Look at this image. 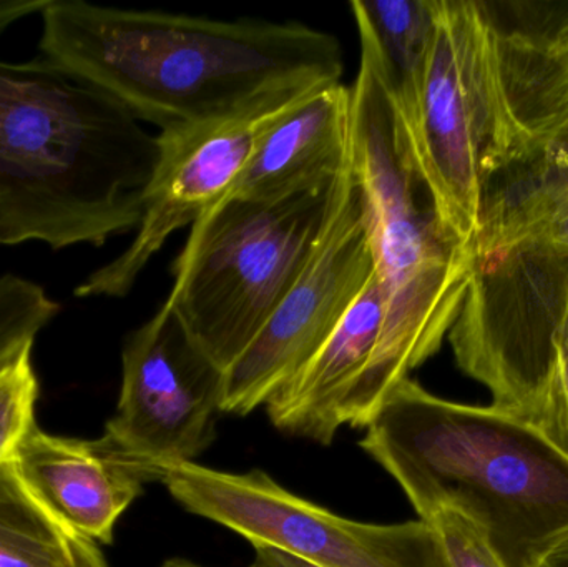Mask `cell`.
<instances>
[{"label": "cell", "instance_id": "1", "mask_svg": "<svg viewBox=\"0 0 568 567\" xmlns=\"http://www.w3.org/2000/svg\"><path fill=\"white\" fill-rule=\"evenodd\" d=\"M40 50L49 62L162 130L230 112L297 80H341L333 33L301 22L216 20L52 0Z\"/></svg>", "mask_w": 568, "mask_h": 567}, {"label": "cell", "instance_id": "2", "mask_svg": "<svg viewBox=\"0 0 568 567\" xmlns=\"http://www.w3.org/2000/svg\"><path fill=\"white\" fill-rule=\"evenodd\" d=\"M159 136L47 59L0 60V246L103 245L139 229Z\"/></svg>", "mask_w": 568, "mask_h": 567}, {"label": "cell", "instance_id": "3", "mask_svg": "<svg viewBox=\"0 0 568 567\" xmlns=\"http://www.w3.org/2000/svg\"><path fill=\"white\" fill-rule=\"evenodd\" d=\"M359 446L419 519L460 509L507 567H540L568 543V458L509 413L440 398L407 378Z\"/></svg>", "mask_w": 568, "mask_h": 567}, {"label": "cell", "instance_id": "4", "mask_svg": "<svg viewBox=\"0 0 568 567\" xmlns=\"http://www.w3.org/2000/svg\"><path fill=\"white\" fill-rule=\"evenodd\" d=\"M351 99V163L366 199L374 273L386 305L373 360L341 408V426L363 429L393 389L439 352L463 310L477 256L444 229L397 146L386 89L364 49Z\"/></svg>", "mask_w": 568, "mask_h": 567}, {"label": "cell", "instance_id": "5", "mask_svg": "<svg viewBox=\"0 0 568 567\" xmlns=\"http://www.w3.org/2000/svg\"><path fill=\"white\" fill-rule=\"evenodd\" d=\"M419 87L394 109V139L433 199L444 229L476 250L484 193L494 173L529 152L510 110L489 6L433 0Z\"/></svg>", "mask_w": 568, "mask_h": 567}, {"label": "cell", "instance_id": "6", "mask_svg": "<svg viewBox=\"0 0 568 567\" xmlns=\"http://www.w3.org/2000/svg\"><path fill=\"white\" fill-rule=\"evenodd\" d=\"M334 183L276 202L226 195L190 229L165 303L223 373L252 345L306 269Z\"/></svg>", "mask_w": 568, "mask_h": 567}, {"label": "cell", "instance_id": "7", "mask_svg": "<svg viewBox=\"0 0 568 567\" xmlns=\"http://www.w3.org/2000/svg\"><path fill=\"white\" fill-rule=\"evenodd\" d=\"M568 313V256L526 243L477 263L447 340L464 375L526 422L556 358Z\"/></svg>", "mask_w": 568, "mask_h": 567}, {"label": "cell", "instance_id": "8", "mask_svg": "<svg viewBox=\"0 0 568 567\" xmlns=\"http://www.w3.org/2000/svg\"><path fill=\"white\" fill-rule=\"evenodd\" d=\"M192 515L321 567H449L423 519L371 525L341 518L260 469L229 473L186 463L163 479Z\"/></svg>", "mask_w": 568, "mask_h": 567}, {"label": "cell", "instance_id": "9", "mask_svg": "<svg viewBox=\"0 0 568 567\" xmlns=\"http://www.w3.org/2000/svg\"><path fill=\"white\" fill-rule=\"evenodd\" d=\"M326 83L329 82L284 83L230 112L162 130L156 135L159 163L143 196L142 222L135 239L122 255L93 272L75 295H129L140 273L170 236L192 226L235 189L266 132Z\"/></svg>", "mask_w": 568, "mask_h": 567}, {"label": "cell", "instance_id": "10", "mask_svg": "<svg viewBox=\"0 0 568 567\" xmlns=\"http://www.w3.org/2000/svg\"><path fill=\"white\" fill-rule=\"evenodd\" d=\"M374 275L366 199L353 163L337 176L320 242L252 345L223 376L222 413L245 416L310 362Z\"/></svg>", "mask_w": 568, "mask_h": 567}, {"label": "cell", "instance_id": "11", "mask_svg": "<svg viewBox=\"0 0 568 567\" xmlns=\"http://www.w3.org/2000/svg\"><path fill=\"white\" fill-rule=\"evenodd\" d=\"M223 376L163 303L126 338L119 405L105 433L163 476L195 463L216 438Z\"/></svg>", "mask_w": 568, "mask_h": 567}, {"label": "cell", "instance_id": "12", "mask_svg": "<svg viewBox=\"0 0 568 567\" xmlns=\"http://www.w3.org/2000/svg\"><path fill=\"white\" fill-rule=\"evenodd\" d=\"M12 458L23 482L53 515L103 545L113 541L116 522L145 485L165 479L106 433L99 439L60 438L33 425Z\"/></svg>", "mask_w": 568, "mask_h": 567}, {"label": "cell", "instance_id": "13", "mask_svg": "<svg viewBox=\"0 0 568 567\" xmlns=\"http://www.w3.org/2000/svg\"><path fill=\"white\" fill-rule=\"evenodd\" d=\"M351 87H320L266 132L229 195L276 202L333 185L351 162Z\"/></svg>", "mask_w": 568, "mask_h": 567}, {"label": "cell", "instance_id": "14", "mask_svg": "<svg viewBox=\"0 0 568 567\" xmlns=\"http://www.w3.org/2000/svg\"><path fill=\"white\" fill-rule=\"evenodd\" d=\"M386 305L376 273L310 362L265 406L275 428L329 446L347 395L369 366Z\"/></svg>", "mask_w": 568, "mask_h": 567}, {"label": "cell", "instance_id": "15", "mask_svg": "<svg viewBox=\"0 0 568 567\" xmlns=\"http://www.w3.org/2000/svg\"><path fill=\"white\" fill-rule=\"evenodd\" d=\"M568 210V162L529 150L494 173L484 193L477 263L536 240Z\"/></svg>", "mask_w": 568, "mask_h": 567}, {"label": "cell", "instance_id": "16", "mask_svg": "<svg viewBox=\"0 0 568 567\" xmlns=\"http://www.w3.org/2000/svg\"><path fill=\"white\" fill-rule=\"evenodd\" d=\"M0 567H109L95 541L37 498L13 458L0 463Z\"/></svg>", "mask_w": 568, "mask_h": 567}, {"label": "cell", "instance_id": "17", "mask_svg": "<svg viewBox=\"0 0 568 567\" xmlns=\"http://www.w3.org/2000/svg\"><path fill=\"white\" fill-rule=\"evenodd\" d=\"M496 30L507 100L532 150L568 120V62L550 33Z\"/></svg>", "mask_w": 568, "mask_h": 567}, {"label": "cell", "instance_id": "18", "mask_svg": "<svg viewBox=\"0 0 568 567\" xmlns=\"http://www.w3.org/2000/svg\"><path fill=\"white\" fill-rule=\"evenodd\" d=\"M349 7L361 49L373 57L390 105H406L423 75L433 33V0H353Z\"/></svg>", "mask_w": 568, "mask_h": 567}, {"label": "cell", "instance_id": "19", "mask_svg": "<svg viewBox=\"0 0 568 567\" xmlns=\"http://www.w3.org/2000/svg\"><path fill=\"white\" fill-rule=\"evenodd\" d=\"M59 313L60 303L32 280L0 276V373L32 353L37 336Z\"/></svg>", "mask_w": 568, "mask_h": 567}, {"label": "cell", "instance_id": "20", "mask_svg": "<svg viewBox=\"0 0 568 567\" xmlns=\"http://www.w3.org/2000/svg\"><path fill=\"white\" fill-rule=\"evenodd\" d=\"M39 379L29 355L0 373V463L12 458L23 436L36 425Z\"/></svg>", "mask_w": 568, "mask_h": 567}, {"label": "cell", "instance_id": "21", "mask_svg": "<svg viewBox=\"0 0 568 567\" xmlns=\"http://www.w3.org/2000/svg\"><path fill=\"white\" fill-rule=\"evenodd\" d=\"M433 528L449 567H507L479 523L453 506L423 519Z\"/></svg>", "mask_w": 568, "mask_h": 567}, {"label": "cell", "instance_id": "22", "mask_svg": "<svg viewBox=\"0 0 568 567\" xmlns=\"http://www.w3.org/2000/svg\"><path fill=\"white\" fill-rule=\"evenodd\" d=\"M526 423L568 458V313L556 358Z\"/></svg>", "mask_w": 568, "mask_h": 567}, {"label": "cell", "instance_id": "23", "mask_svg": "<svg viewBox=\"0 0 568 567\" xmlns=\"http://www.w3.org/2000/svg\"><path fill=\"white\" fill-rule=\"evenodd\" d=\"M253 551H255V558H253L252 567H321L306 561V559L297 558L291 553L262 545V543L253 545Z\"/></svg>", "mask_w": 568, "mask_h": 567}, {"label": "cell", "instance_id": "24", "mask_svg": "<svg viewBox=\"0 0 568 567\" xmlns=\"http://www.w3.org/2000/svg\"><path fill=\"white\" fill-rule=\"evenodd\" d=\"M52 0H0V32L16 20L42 13Z\"/></svg>", "mask_w": 568, "mask_h": 567}, {"label": "cell", "instance_id": "25", "mask_svg": "<svg viewBox=\"0 0 568 567\" xmlns=\"http://www.w3.org/2000/svg\"><path fill=\"white\" fill-rule=\"evenodd\" d=\"M529 243H539L557 255L568 256V210L557 216L536 240Z\"/></svg>", "mask_w": 568, "mask_h": 567}, {"label": "cell", "instance_id": "26", "mask_svg": "<svg viewBox=\"0 0 568 567\" xmlns=\"http://www.w3.org/2000/svg\"><path fill=\"white\" fill-rule=\"evenodd\" d=\"M532 150H540L544 155L559 162H568V120L560 129H557L546 142Z\"/></svg>", "mask_w": 568, "mask_h": 567}, {"label": "cell", "instance_id": "27", "mask_svg": "<svg viewBox=\"0 0 568 567\" xmlns=\"http://www.w3.org/2000/svg\"><path fill=\"white\" fill-rule=\"evenodd\" d=\"M550 40H552L554 47L559 50L560 55L568 62V16L554 32H550Z\"/></svg>", "mask_w": 568, "mask_h": 567}, {"label": "cell", "instance_id": "28", "mask_svg": "<svg viewBox=\"0 0 568 567\" xmlns=\"http://www.w3.org/2000/svg\"><path fill=\"white\" fill-rule=\"evenodd\" d=\"M540 567H568V543L552 553Z\"/></svg>", "mask_w": 568, "mask_h": 567}, {"label": "cell", "instance_id": "29", "mask_svg": "<svg viewBox=\"0 0 568 567\" xmlns=\"http://www.w3.org/2000/svg\"><path fill=\"white\" fill-rule=\"evenodd\" d=\"M160 567H206L199 565V563L190 561V559L185 558H172L169 561L163 563Z\"/></svg>", "mask_w": 568, "mask_h": 567}]
</instances>
